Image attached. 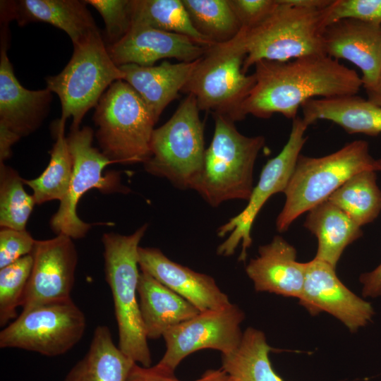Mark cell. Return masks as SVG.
<instances>
[{
    "label": "cell",
    "instance_id": "obj_21",
    "mask_svg": "<svg viewBox=\"0 0 381 381\" xmlns=\"http://www.w3.org/2000/svg\"><path fill=\"white\" fill-rule=\"evenodd\" d=\"M85 1L20 0L1 1L4 20H16L19 25L44 22L64 31L73 46L99 31Z\"/></svg>",
    "mask_w": 381,
    "mask_h": 381
},
{
    "label": "cell",
    "instance_id": "obj_8",
    "mask_svg": "<svg viewBox=\"0 0 381 381\" xmlns=\"http://www.w3.org/2000/svg\"><path fill=\"white\" fill-rule=\"evenodd\" d=\"M195 97L188 94L171 117L155 128L145 170L176 188L192 189L205 153L204 126Z\"/></svg>",
    "mask_w": 381,
    "mask_h": 381
},
{
    "label": "cell",
    "instance_id": "obj_41",
    "mask_svg": "<svg viewBox=\"0 0 381 381\" xmlns=\"http://www.w3.org/2000/svg\"><path fill=\"white\" fill-rule=\"evenodd\" d=\"M367 99L372 103L381 107V71L375 85L365 90Z\"/></svg>",
    "mask_w": 381,
    "mask_h": 381
},
{
    "label": "cell",
    "instance_id": "obj_1",
    "mask_svg": "<svg viewBox=\"0 0 381 381\" xmlns=\"http://www.w3.org/2000/svg\"><path fill=\"white\" fill-rule=\"evenodd\" d=\"M254 66L255 83L242 107L245 117L268 119L280 114L294 120L310 99L354 95L363 87L356 71L325 54L261 60Z\"/></svg>",
    "mask_w": 381,
    "mask_h": 381
},
{
    "label": "cell",
    "instance_id": "obj_26",
    "mask_svg": "<svg viewBox=\"0 0 381 381\" xmlns=\"http://www.w3.org/2000/svg\"><path fill=\"white\" fill-rule=\"evenodd\" d=\"M135 363L115 345L109 327L98 325L87 352L64 381H126Z\"/></svg>",
    "mask_w": 381,
    "mask_h": 381
},
{
    "label": "cell",
    "instance_id": "obj_17",
    "mask_svg": "<svg viewBox=\"0 0 381 381\" xmlns=\"http://www.w3.org/2000/svg\"><path fill=\"white\" fill-rule=\"evenodd\" d=\"M207 48L182 35L145 25H131L128 32L107 50L118 66H152L157 61L168 58L192 62L201 58Z\"/></svg>",
    "mask_w": 381,
    "mask_h": 381
},
{
    "label": "cell",
    "instance_id": "obj_39",
    "mask_svg": "<svg viewBox=\"0 0 381 381\" xmlns=\"http://www.w3.org/2000/svg\"><path fill=\"white\" fill-rule=\"evenodd\" d=\"M378 171H381V159H377ZM360 282L363 284L365 297L381 296V263L373 271L362 274Z\"/></svg>",
    "mask_w": 381,
    "mask_h": 381
},
{
    "label": "cell",
    "instance_id": "obj_3",
    "mask_svg": "<svg viewBox=\"0 0 381 381\" xmlns=\"http://www.w3.org/2000/svg\"><path fill=\"white\" fill-rule=\"evenodd\" d=\"M214 131L192 190L213 207L231 200H248L253 189V169L265 139L241 134L234 122L212 115Z\"/></svg>",
    "mask_w": 381,
    "mask_h": 381
},
{
    "label": "cell",
    "instance_id": "obj_35",
    "mask_svg": "<svg viewBox=\"0 0 381 381\" xmlns=\"http://www.w3.org/2000/svg\"><path fill=\"white\" fill-rule=\"evenodd\" d=\"M349 18L381 24V0H334L328 24Z\"/></svg>",
    "mask_w": 381,
    "mask_h": 381
},
{
    "label": "cell",
    "instance_id": "obj_34",
    "mask_svg": "<svg viewBox=\"0 0 381 381\" xmlns=\"http://www.w3.org/2000/svg\"><path fill=\"white\" fill-rule=\"evenodd\" d=\"M102 16L105 25L104 42L109 47L118 42L131 25V0H86Z\"/></svg>",
    "mask_w": 381,
    "mask_h": 381
},
{
    "label": "cell",
    "instance_id": "obj_24",
    "mask_svg": "<svg viewBox=\"0 0 381 381\" xmlns=\"http://www.w3.org/2000/svg\"><path fill=\"white\" fill-rule=\"evenodd\" d=\"M301 109L302 119L308 126L327 120L349 134L375 136L381 133V107L357 95L313 98L305 102Z\"/></svg>",
    "mask_w": 381,
    "mask_h": 381
},
{
    "label": "cell",
    "instance_id": "obj_2",
    "mask_svg": "<svg viewBox=\"0 0 381 381\" xmlns=\"http://www.w3.org/2000/svg\"><path fill=\"white\" fill-rule=\"evenodd\" d=\"M334 0H279L262 23L248 29L243 71L259 61H287L325 54L322 40Z\"/></svg>",
    "mask_w": 381,
    "mask_h": 381
},
{
    "label": "cell",
    "instance_id": "obj_6",
    "mask_svg": "<svg viewBox=\"0 0 381 381\" xmlns=\"http://www.w3.org/2000/svg\"><path fill=\"white\" fill-rule=\"evenodd\" d=\"M246 32L243 27L231 40L209 47L181 91L195 97L200 111L234 123L245 118L242 107L255 83L253 73L243 71Z\"/></svg>",
    "mask_w": 381,
    "mask_h": 381
},
{
    "label": "cell",
    "instance_id": "obj_32",
    "mask_svg": "<svg viewBox=\"0 0 381 381\" xmlns=\"http://www.w3.org/2000/svg\"><path fill=\"white\" fill-rule=\"evenodd\" d=\"M23 179L13 168L0 162V226L25 230L36 204L23 188Z\"/></svg>",
    "mask_w": 381,
    "mask_h": 381
},
{
    "label": "cell",
    "instance_id": "obj_22",
    "mask_svg": "<svg viewBox=\"0 0 381 381\" xmlns=\"http://www.w3.org/2000/svg\"><path fill=\"white\" fill-rule=\"evenodd\" d=\"M200 59L177 64L164 60L152 66L125 64L119 68L124 73L123 80L139 95L158 121L166 107L178 97L188 82Z\"/></svg>",
    "mask_w": 381,
    "mask_h": 381
},
{
    "label": "cell",
    "instance_id": "obj_33",
    "mask_svg": "<svg viewBox=\"0 0 381 381\" xmlns=\"http://www.w3.org/2000/svg\"><path fill=\"white\" fill-rule=\"evenodd\" d=\"M33 264L32 254L0 269V325L17 318Z\"/></svg>",
    "mask_w": 381,
    "mask_h": 381
},
{
    "label": "cell",
    "instance_id": "obj_31",
    "mask_svg": "<svg viewBox=\"0 0 381 381\" xmlns=\"http://www.w3.org/2000/svg\"><path fill=\"white\" fill-rule=\"evenodd\" d=\"M197 31L213 44L234 38L242 28L229 0H182Z\"/></svg>",
    "mask_w": 381,
    "mask_h": 381
},
{
    "label": "cell",
    "instance_id": "obj_5",
    "mask_svg": "<svg viewBox=\"0 0 381 381\" xmlns=\"http://www.w3.org/2000/svg\"><path fill=\"white\" fill-rule=\"evenodd\" d=\"M365 170L377 171L378 167L368 142L362 140L321 157L300 155L284 192L286 200L276 219L277 230H288L300 215L327 200L351 177Z\"/></svg>",
    "mask_w": 381,
    "mask_h": 381
},
{
    "label": "cell",
    "instance_id": "obj_9",
    "mask_svg": "<svg viewBox=\"0 0 381 381\" xmlns=\"http://www.w3.org/2000/svg\"><path fill=\"white\" fill-rule=\"evenodd\" d=\"M72 56L59 74L46 78L47 88L61 104V120L72 117L71 128H79L85 114L96 107L104 90L123 80L124 73L111 59L100 32L73 46Z\"/></svg>",
    "mask_w": 381,
    "mask_h": 381
},
{
    "label": "cell",
    "instance_id": "obj_10",
    "mask_svg": "<svg viewBox=\"0 0 381 381\" xmlns=\"http://www.w3.org/2000/svg\"><path fill=\"white\" fill-rule=\"evenodd\" d=\"M93 134L89 126L71 128L66 138L73 171L68 192L52 217L50 226L57 235L64 234L72 239L85 237L92 226L77 214L78 203L86 192L92 188L104 194L130 192V188L121 183L119 173L102 174L104 169L113 162L92 146Z\"/></svg>",
    "mask_w": 381,
    "mask_h": 381
},
{
    "label": "cell",
    "instance_id": "obj_12",
    "mask_svg": "<svg viewBox=\"0 0 381 381\" xmlns=\"http://www.w3.org/2000/svg\"><path fill=\"white\" fill-rule=\"evenodd\" d=\"M308 125L302 117L293 120L289 139L274 158L269 159L263 167L259 181L253 187L246 207L235 217L220 226L217 235H229L217 249L219 255H232L239 245L241 251L239 261H245L247 250L252 244L250 231L254 221L267 200L274 194L284 192L293 174L301 151L308 137L305 135Z\"/></svg>",
    "mask_w": 381,
    "mask_h": 381
},
{
    "label": "cell",
    "instance_id": "obj_18",
    "mask_svg": "<svg viewBox=\"0 0 381 381\" xmlns=\"http://www.w3.org/2000/svg\"><path fill=\"white\" fill-rule=\"evenodd\" d=\"M138 265L142 272L184 298L200 312L222 309L231 303L211 276L171 260L157 248L140 246Z\"/></svg>",
    "mask_w": 381,
    "mask_h": 381
},
{
    "label": "cell",
    "instance_id": "obj_30",
    "mask_svg": "<svg viewBox=\"0 0 381 381\" xmlns=\"http://www.w3.org/2000/svg\"><path fill=\"white\" fill-rule=\"evenodd\" d=\"M362 226L373 222L381 212V190L376 171H361L336 190L327 199Z\"/></svg>",
    "mask_w": 381,
    "mask_h": 381
},
{
    "label": "cell",
    "instance_id": "obj_40",
    "mask_svg": "<svg viewBox=\"0 0 381 381\" xmlns=\"http://www.w3.org/2000/svg\"><path fill=\"white\" fill-rule=\"evenodd\" d=\"M198 381H239L236 377L227 373L222 368L206 370L202 376L198 379Z\"/></svg>",
    "mask_w": 381,
    "mask_h": 381
},
{
    "label": "cell",
    "instance_id": "obj_16",
    "mask_svg": "<svg viewBox=\"0 0 381 381\" xmlns=\"http://www.w3.org/2000/svg\"><path fill=\"white\" fill-rule=\"evenodd\" d=\"M323 53L344 59L362 72L363 87H373L381 71V24L343 18L329 25L322 40Z\"/></svg>",
    "mask_w": 381,
    "mask_h": 381
},
{
    "label": "cell",
    "instance_id": "obj_4",
    "mask_svg": "<svg viewBox=\"0 0 381 381\" xmlns=\"http://www.w3.org/2000/svg\"><path fill=\"white\" fill-rule=\"evenodd\" d=\"M145 224L130 235L105 233V279L112 294L119 329V348L134 362L150 367L152 357L141 318L138 284L139 243L147 231Z\"/></svg>",
    "mask_w": 381,
    "mask_h": 381
},
{
    "label": "cell",
    "instance_id": "obj_14",
    "mask_svg": "<svg viewBox=\"0 0 381 381\" xmlns=\"http://www.w3.org/2000/svg\"><path fill=\"white\" fill-rule=\"evenodd\" d=\"M33 264L21 305L22 310L71 299L78 263L73 239L64 234L36 240Z\"/></svg>",
    "mask_w": 381,
    "mask_h": 381
},
{
    "label": "cell",
    "instance_id": "obj_11",
    "mask_svg": "<svg viewBox=\"0 0 381 381\" xmlns=\"http://www.w3.org/2000/svg\"><path fill=\"white\" fill-rule=\"evenodd\" d=\"M85 327V314L72 298L43 304L22 310L0 332V347L58 356L80 341Z\"/></svg>",
    "mask_w": 381,
    "mask_h": 381
},
{
    "label": "cell",
    "instance_id": "obj_13",
    "mask_svg": "<svg viewBox=\"0 0 381 381\" xmlns=\"http://www.w3.org/2000/svg\"><path fill=\"white\" fill-rule=\"evenodd\" d=\"M243 312L235 304L216 310L200 312L193 318L167 330L163 334L166 351L157 365L174 373L188 355L202 349L231 353L243 336Z\"/></svg>",
    "mask_w": 381,
    "mask_h": 381
},
{
    "label": "cell",
    "instance_id": "obj_28",
    "mask_svg": "<svg viewBox=\"0 0 381 381\" xmlns=\"http://www.w3.org/2000/svg\"><path fill=\"white\" fill-rule=\"evenodd\" d=\"M66 121L59 119L53 126L55 142L49 152L50 160L38 177L24 179V184L32 190L36 204L58 200L66 196L71 182L73 162L65 136Z\"/></svg>",
    "mask_w": 381,
    "mask_h": 381
},
{
    "label": "cell",
    "instance_id": "obj_25",
    "mask_svg": "<svg viewBox=\"0 0 381 381\" xmlns=\"http://www.w3.org/2000/svg\"><path fill=\"white\" fill-rule=\"evenodd\" d=\"M303 226L318 238L315 258L334 268L346 246L363 234L361 226L328 200L308 211Z\"/></svg>",
    "mask_w": 381,
    "mask_h": 381
},
{
    "label": "cell",
    "instance_id": "obj_23",
    "mask_svg": "<svg viewBox=\"0 0 381 381\" xmlns=\"http://www.w3.org/2000/svg\"><path fill=\"white\" fill-rule=\"evenodd\" d=\"M138 297L147 339H157L171 327L200 313L189 301L142 271L138 284Z\"/></svg>",
    "mask_w": 381,
    "mask_h": 381
},
{
    "label": "cell",
    "instance_id": "obj_38",
    "mask_svg": "<svg viewBox=\"0 0 381 381\" xmlns=\"http://www.w3.org/2000/svg\"><path fill=\"white\" fill-rule=\"evenodd\" d=\"M126 381H181L174 373L165 370L157 364L145 367L135 363L128 374ZM195 381H198V380Z\"/></svg>",
    "mask_w": 381,
    "mask_h": 381
},
{
    "label": "cell",
    "instance_id": "obj_29",
    "mask_svg": "<svg viewBox=\"0 0 381 381\" xmlns=\"http://www.w3.org/2000/svg\"><path fill=\"white\" fill-rule=\"evenodd\" d=\"M131 25L182 35L207 47L215 44L194 28L182 0H131Z\"/></svg>",
    "mask_w": 381,
    "mask_h": 381
},
{
    "label": "cell",
    "instance_id": "obj_36",
    "mask_svg": "<svg viewBox=\"0 0 381 381\" xmlns=\"http://www.w3.org/2000/svg\"><path fill=\"white\" fill-rule=\"evenodd\" d=\"M36 240L25 230L1 228L0 269L32 253Z\"/></svg>",
    "mask_w": 381,
    "mask_h": 381
},
{
    "label": "cell",
    "instance_id": "obj_27",
    "mask_svg": "<svg viewBox=\"0 0 381 381\" xmlns=\"http://www.w3.org/2000/svg\"><path fill=\"white\" fill-rule=\"evenodd\" d=\"M272 349L262 331L248 327L237 349L222 355V368L239 381H283L271 365Z\"/></svg>",
    "mask_w": 381,
    "mask_h": 381
},
{
    "label": "cell",
    "instance_id": "obj_20",
    "mask_svg": "<svg viewBox=\"0 0 381 381\" xmlns=\"http://www.w3.org/2000/svg\"><path fill=\"white\" fill-rule=\"evenodd\" d=\"M296 250L280 236L258 248V255L246 267L257 291L299 299L304 281L305 262L296 261Z\"/></svg>",
    "mask_w": 381,
    "mask_h": 381
},
{
    "label": "cell",
    "instance_id": "obj_7",
    "mask_svg": "<svg viewBox=\"0 0 381 381\" xmlns=\"http://www.w3.org/2000/svg\"><path fill=\"white\" fill-rule=\"evenodd\" d=\"M102 152L113 163H144L157 120L125 80L113 83L102 95L93 116Z\"/></svg>",
    "mask_w": 381,
    "mask_h": 381
},
{
    "label": "cell",
    "instance_id": "obj_37",
    "mask_svg": "<svg viewBox=\"0 0 381 381\" xmlns=\"http://www.w3.org/2000/svg\"><path fill=\"white\" fill-rule=\"evenodd\" d=\"M241 27L252 29L265 20L279 0H229Z\"/></svg>",
    "mask_w": 381,
    "mask_h": 381
},
{
    "label": "cell",
    "instance_id": "obj_19",
    "mask_svg": "<svg viewBox=\"0 0 381 381\" xmlns=\"http://www.w3.org/2000/svg\"><path fill=\"white\" fill-rule=\"evenodd\" d=\"M52 92L26 89L17 80L4 43L0 54V128L20 139L36 131L49 111Z\"/></svg>",
    "mask_w": 381,
    "mask_h": 381
},
{
    "label": "cell",
    "instance_id": "obj_15",
    "mask_svg": "<svg viewBox=\"0 0 381 381\" xmlns=\"http://www.w3.org/2000/svg\"><path fill=\"white\" fill-rule=\"evenodd\" d=\"M305 281L299 303L311 315L326 312L351 332L365 326L374 315L370 303L350 291L329 264L316 259L305 262Z\"/></svg>",
    "mask_w": 381,
    "mask_h": 381
}]
</instances>
